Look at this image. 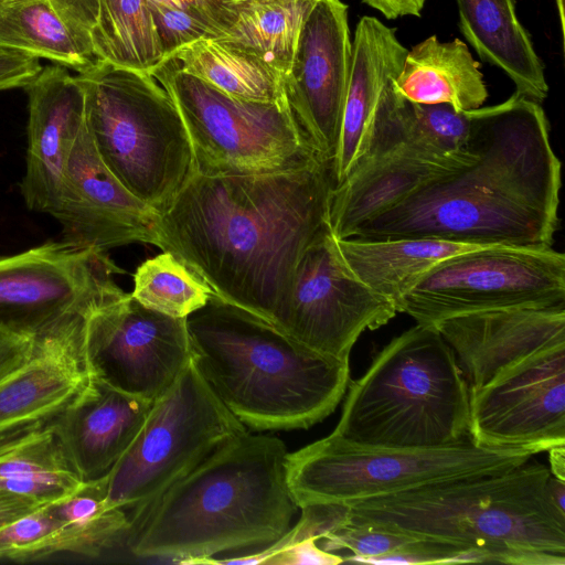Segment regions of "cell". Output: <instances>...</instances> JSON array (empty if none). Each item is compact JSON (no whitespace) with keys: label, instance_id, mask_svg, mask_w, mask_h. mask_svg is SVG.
Wrapping results in <instances>:
<instances>
[{"label":"cell","instance_id":"6da1fadb","mask_svg":"<svg viewBox=\"0 0 565 565\" xmlns=\"http://www.w3.org/2000/svg\"><path fill=\"white\" fill-rule=\"evenodd\" d=\"M332 189L326 160L278 173H195L156 216L152 245L270 323L300 256L328 223Z\"/></svg>","mask_w":565,"mask_h":565},{"label":"cell","instance_id":"7a4b0ae2","mask_svg":"<svg viewBox=\"0 0 565 565\" xmlns=\"http://www.w3.org/2000/svg\"><path fill=\"white\" fill-rule=\"evenodd\" d=\"M475 159L418 188L351 237H422L478 246L551 247L562 164L541 105L515 92L470 110ZM350 238V237H349Z\"/></svg>","mask_w":565,"mask_h":565},{"label":"cell","instance_id":"3957f363","mask_svg":"<svg viewBox=\"0 0 565 565\" xmlns=\"http://www.w3.org/2000/svg\"><path fill=\"white\" fill-rule=\"evenodd\" d=\"M285 444L242 431L181 479L129 513L127 546L140 557L202 564L216 554L265 547L299 510L287 480Z\"/></svg>","mask_w":565,"mask_h":565},{"label":"cell","instance_id":"277c9868","mask_svg":"<svg viewBox=\"0 0 565 565\" xmlns=\"http://www.w3.org/2000/svg\"><path fill=\"white\" fill-rule=\"evenodd\" d=\"M550 477L531 458L501 472L349 503L347 524L480 552L486 562L565 565V512L548 494Z\"/></svg>","mask_w":565,"mask_h":565},{"label":"cell","instance_id":"5b68a950","mask_svg":"<svg viewBox=\"0 0 565 565\" xmlns=\"http://www.w3.org/2000/svg\"><path fill=\"white\" fill-rule=\"evenodd\" d=\"M186 328L192 362L247 429H307L348 388L349 360L317 352L215 294L186 317Z\"/></svg>","mask_w":565,"mask_h":565},{"label":"cell","instance_id":"8992f818","mask_svg":"<svg viewBox=\"0 0 565 565\" xmlns=\"http://www.w3.org/2000/svg\"><path fill=\"white\" fill-rule=\"evenodd\" d=\"M467 379L455 352L431 326L395 337L349 385L332 431L373 447H438L470 439Z\"/></svg>","mask_w":565,"mask_h":565},{"label":"cell","instance_id":"52a82bcc","mask_svg":"<svg viewBox=\"0 0 565 565\" xmlns=\"http://www.w3.org/2000/svg\"><path fill=\"white\" fill-rule=\"evenodd\" d=\"M75 77L99 157L131 195L162 213L196 173L190 138L171 96L151 74L104 61Z\"/></svg>","mask_w":565,"mask_h":565},{"label":"cell","instance_id":"ba28073f","mask_svg":"<svg viewBox=\"0 0 565 565\" xmlns=\"http://www.w3.org/2000/svg\"><path fill=\"white\" fill-rule=\"evenodd\" d=\"M535 454L480 446L471 439L438 447H373L332 433L287 456L289 489L300 509L401 493L428 484L512 469Z\"/></svg>","mask_w":565,"mask_h":565},{"label":"cell","instance_id":"9c48e42d","mask_svg":"<svg viewBox=\"0 0 565 565\" xmlns=\"http://www.w3.org/2000/svg\"><path fill=\"white\" fill-rule=\"evenodd\" d=\"M151 75L181 115L199 174L278 173L324 160L287 99L256 102L230 96L183 71L173 58L162 62Z\"/></svg>","mask_w":565,"mask_h":565},{"label":"cell","instance_id":"30bf717a","mask_svg":"<svg viewBox=\"0 0 565 565\" xmlns=\"http://www.w3.org/2000/svg\"><path fill=\"white\" fill-rule=\"evenodd\" d=\"M245 430L191 360L154 401L141 429L106 476L109 503L126 511L145 505Z\"/></svg>","mask_w":565,"mask_h":565},{"label":"cell","instance_id":"8fae6325","mask_svg":"<svg viewBox=\"0 0 565 565\" xmlns=\"http://www.w3.org/2000/svg\"><path fill=\"white\" fill-rule=\"evenodd\" d=\"M564 305L563 253L552 246H481L433 267L397 311L433 327L460 315Z\"/></svg>","mask_w":565,"mask_h":565},{"label":"cell","instance_id":"7c38bea8","mask_svg":"<svg viewBox=\"0 0 565 565\" xmlns=\"http://www.w3.org/2000/svg\"><path fill=\"white\" fill-rule=\"evenodd\" d=\"M396 313L394 303L351 271L327 223L300 256L270 323L317 352L349 360L365 330L386 324Z\"/></svg>","mask_w":565,"mask_h":565},{"label":"cell","instance_id":"4fadbf2b","mask_svg":"<svg viewBox=\"0 0 565 565\" xmlns=\"http://www.w3.org/2000/svg\"><path fill=\"white\" fill-rule=\"evenodd\" d=\"M106 250L49 242L0 257V329L29 337L67 316L115 301L124 274Z\"/></svg>","mask_w":565,"mask_h":565},{"label":"cell","instance_id":"5bb4252c","mask_svg":"<svg viewBox=\"0 0 565 565\" xmlns=\"http://www.w3.org/2000/svg\"><path fill=\"white\" fill-rule=\"evenodd\" d=\"M84 355L89 375L154 402L192 360L186 318L149 309L126 294L89 315Z\"/></svg>","mask_w":565,"mask_h":565},{"label":"cell","instance_id":"9a60e30c","mask_svg":"<svg viewBox=\"0 0 565 565\" xmlns=\"http://www.w3.org/2000/svg\"><path fill=\"white\" fill-rule=\"evenodd\" d=\"M470 439L535 455L565 444V344L547 349L469 392Z\"/></svg>","mask_w":565,"mask_h":565},{"label":"cell","instance_id":"2e32d148","mask_svg":"<svg viewBox=\"0 0 565 565\" xmlns=\"http://www.w3.org/2000/svg\"><path fill=\"white\" fill-rule=\"evenodd\" d=\"M351 60L348 6L317 0L302 23L284 92L313 148L330 163L339 141Z\"/></svg>","mask_w":565,"mask_h":565},{"label":"cell","instance_id":"e0dca14e","mask_svg":"<svg viewBox=\"0 0 565 565\" xmlns=\"http://www.w3.org/2000/svg\"><path fill=\"white\" fill-rule=\"evenodd\" d=\"M63 241L107 250L153 243L156 212L131 195L99 157L86 121L68 158L57 204L51 214Z\"/></svg>","mask_w":565,"mask_h":565},{"label":"cell","instance_id":"ac0fdd59","mask_svg":"<svg viewBox=\"0 0 565 565\" xmlns=\"http://www.w3.org/2000/svg\"><path fill=\"white\" fill-rule=\"evenodd\" d=\"M433 327L455 352L473 392L532 356L565 344V305L473 312Z\"/></svg>","mask_w":565,"mask_h":565},{"label":"cell","instance_id":"d6986e66","mask_svg":"<svg viewBox=\"0 0 565 565\" xmlns=\"http://www.w3.org/2000/svg\"><path fill=\"white\" fill-rule=\"evenodd\" d=\"M24 88L29 121L21 194L28 209L51 215L72 148L85 125V95L75 75L57 64L42 67Z\"/></svg>","mask_w":565,"mask_h":565},{"label":"cell","instance_id":"ffe728a7","mask_svg":"<svg viewBox=\"0 0 565 565\" xmlns=\"http://www.w3.org/2000/svg\"><path fill=\"white\" fill-rule=\"evenodd\" d=\"M100 306L74 312L34 337L28 362L0 385V430L52 419L86 386V322Z\"/></svg>","mask_w":565,"mask_h":565},{"label":"cell","instance_id":"44dd1931","mask_svg":"<svg viewBox=\"0 0 565 565\" xmlns=\"http://www.w3.org/2000/svg\"><path fill=\"white\" fill-rule=\"evenodd\" d=\"M153 403L90 375L86 386L51 419L83 482L110 472L141 429Z\"/></svg>","mask_w":565,"mask_h":565},{"label":"cell","instance_id":"7402d4cb","mask_svg":"<svg viewBox=\"0 0 565 565\" xmlns=\"http://www.w3.org/2000/svg\"><path fill=\"white\" fill-rule=\"evenodd\" d=\"M407 52L395 29L374 17L366 15L359 21L339 141L330 163L333 188L366 157L382 92L399 74Z\"/></svg>","mask_w":565,"mask_h":565},{"label":"cell","instance_id":"603a6c76","mask_svg":"<svg viewBox=\"0 0 565 565\" xmlns=\"http://www.w3.org/2000/svg\"><path fill=\"white\" fill-rule=\"evenodd\" d=\"M97 0H0V46L77 72L98 61Z\"/></svg>","mask_w":565,"mask_h":565},{"label":"cell","instance_id":"cb8c5ba5","mask_svg":"<svg viewBox=\"0 0 565 565\" xmlns=\"http://www.w3.org/2000/svg\"><path fill=\"white\" fill-rule=\"evenodd\" d=\"M456 169L427 160L399 142L370 153L332 189L328 223L333 236L351 237L362 224L429 180Z\"/></svg>","mask_w":565,"mask_h":565},{"label":"cell","instance_id":"d4e9b609","mask_svg":"<svg viewBox=\"0 0 565 565\" xmlns=\"http://www.w3.org/2000/svg\"><path fill=\"white\" fill-rule=\"evenodd\" d=\"M459 28L481 60L501 68L516 92L539 104L548 94L543 65L514 0H456Z\"/></svg>","mask_w":565,"mask_h":565},{"label":"cell","instance_id":"484cf974","mask_svg":"<svg viewBox=\"0 0 565 565\" xmlns=\"http://www.w3.org/2000/svg\"><path fill=\"white\" fill-rule=\"evenodd\" d=\"M83 483L51 419L0 430V490L45 505Z\"/></svg>","mask_w":565,"mask_h":565},{"label":"cell","instance_id":"4316f807","mask_svg":"<svg viewBox=\"0 0 565 565\" xmlns=\"http://www.w3.org/2000/svg\"><path fill=\"white\" fill-rule=\"evenodd\" d=\"M337 245L351 271L373 291L394 303L396 309L401 300L437 264L481 247L422 237L337 238Z\"/></svg>","mask_w":565,"mask_h":565},{"label":"cell","instance_id":"83f0119b","mask_svg":"<svg viewBox=\"0 0 565 565\" xmlns=\"http://www.w3.org/2000/svg\"><path fill=\"white\" fill-rule=\"evenodd\" d=\"M395 89L418 104H448L457 110L480 108L488 97L479 63L459 39L431 35L407 52Z\"/></svg>","mask_w":565,"mask_h":565},{"label":"cell","instance_id":"f1b7e54d","mask_svg":"<svg viewBox=\"0 0 565 565\" xmlns=\"http://www.w3.org/2000/svg\"><path fill=\"white\" fill-rule=\"evenodd\" d=\"M317 0H242L220 43L265 62L282 76L290 67L303 21Z\"/></svg>","mask_w":565,"mask_h":565},{"label":"cell","instance_id":"f546056e","mask_svg":"<svg viewBox=\"0 0 565 565\" xmlns=\"http://www.w3.org/2000/svg\"><path fill=\"white\" fill-rule=\"evenodd\" d=\"M170 58L183 71L230 96L256 102L286 99L284 76L278 71L217 40H199L181 47Z\"/></svg>","mask_w":565,"mask_h":565},{"label":"cell","instance_id":"4dcf8cb0","mask_svg":"<svg viewBox=\"0 0 565 565\" xmlns=\"http://www.w3.org/2000/svg\"><path fill=\"white\" fill-rule=\"evenodd\" d=\"M49 507L60 523L58 553L98 556L125 536L129 527V513L107 499L106 476L84 482Z\"/></svg>","mask_w":565,"mask_h":565},{"label":"cell","instance_id":"1f68e13d","mask_svg":"<svg viewBox=\"0 0 565 565\" xmlns=\"http://www.w3.org/2000/svg\"><path fill=\"white\" fill-rule=\"evenodd\" d=\"M93 42L98 61L151 74L163 61L147 0H97Z\"/></svg>","mask_w":565,"mask_h":565},{"label":"cell","instance_id":"d6a6232c","mask_svg":"<svg viewBox=\"0 0 565 565\" xmlns=\"http://www.w3.org/2000/svg\"><path fill=\"white\" fill-rule=\"evenodd\" d=\"M214 294L185 264L169 252L145 260L134 275L131 296L142 306L173 318H186Z\"/></svg>","mask_w":565,"mask_h":565},{"label":"cell","instance_id":"836d02e7","mask_svg":"<svg viewBox=\"0 0 565 565\" xmlns=\"http://www.w3.org/2000/svg\"><path fill=\"white\" fill-rule=\"evenodd\" d=\"M60 523L49 504L0 527V559L30 561L58 553Z\"/></svg>","mask_w":565,"mask_h":565},{"label":"cell","instance_id":"e575fe53","mask_svg":"<svg viewBox=\"0 0 565 565\" xmlns=\"http://www.w3.org/2000/svg\"><path fill=\"white\" fill-rule=\"evenodd\" d=\"M299 521L274 543L262 550L237 557L207 558L202 564H264L274 553L307 539L320 541L327 534L347 524L349 505L344 503H313L301 507Z\"/></svg>","mask_w":565,"mask_h":565},{"label":"cell","instance_id":"d590c367","mask_svg":"<svg viewBox=\"0 0 565 565\" xmlns=\"http://www.w3.org/2000/svg\"><path fill=\"white\" fill-rule=\"evenodd\" d=\"M413 540L415 539L369 526L345 524L320 541L324 551H349L350 554L343 556L344 562L362 564L367 558L398 550Z\"/></svg>","mask_w":565,"mask_h":565},{"label":"cell","instance_id":"8d00e7d4","mask_svg":"<svg viewBox=\"0 0 565 565\" xmlns=\"http://www.w3.org/2000/svg\"><path fill=\"white\" fill-rule=\"evenodd\" d=\"M147 2L164 61L185 45L203 39L218 38L213 28L183 10L154 0Z\"/></svg>","mask_w":565,"mask_h":565},{"label":"cell","instance_id":"74e56055","mask_svg":"<svg viewBox=\"0 0 565 565\" xmlns=\"http://www.w3.org/2000/svg\"><path fill=\"white\" fill-rule=\"evenodd\" d=\"M183 10L224 36L237 19L242 0H154Z\"/></svg>","mask_w":565,"mask_h":565},{"label":"cell","instance_id":"f35d334b","mask_svg":"<svg viewBox=\"0 0 565 565\" xmlns=\"http://www.w3.org/2000/svg\"><path fill=\"white\" fill-rule=\"evenodd\" d=\"M41 70L40 58L0 46V90L24 88Z\"/></svg>","mask_w":565,"mask_h":565},{"label":"cell","instance_id":"ab89813d","mask_svg":"<svg viewBox=\"0 0 565 565\" xmlns=\"http://www.w3.org/2000/svg\"><path fill=\"white\" fill-rule=\"evenodd\" d=\"M344 563L343 555L319 547L318 540L307 539L271 554L267 565H337Z\"/></svg>","mask_w":565,"mask_h":565},{"label":"cell","instance_id":"60d3db41","mask_svg":"<svg viewBox=\"0 0 565 565\" xmlns=\"http://www.w3.org/2000/svg\"><path fill=\"white\" fill-rule=\"evenodd\" d=\"M34 337L0 329V385L30 359Z\"/></svg>","mask_w":565,"mask_h":565},{"label":"cell","instance_id":"b9f144b4","mask_svg":"<svg viewBox=\"0 0 565 565\" xmlns=\"http://www.w3.org/2000/svg\"><path fill=\"white\" fill-rule=\"evenodd\" d=\"M41 507L33 500L0 490V527Z\"/></svg>","mask_w":565,"mask_h":565},{"label":"cell","instance_id":"7bdbcfd3","mask_svg":"<svg viewBox=\"0 0 565 565\" xmlns=\"http://www.w3.org/2000/svg\"><path fill=\"white\" fill-rule=\"evenodd\" d=\"M367 6L380 11L387 19L404 15H420L425 0H362Z\"/></svg>","mask_w":565,"mask_h":565},{"label":"cell","instance_id":"ee69618b","mask_svg":"<svg viewBox=\"0 0 565 565\" xmlns=\"http://www.w3.org/2000/svg\"><path fill=\"white\" fill-rule=\"evenodd\" d=\"M547 451L551 475L565 481V444L551 447Z\"/></svg>","mask_w":565,"mask_h":565},{"label":"cell","instance_id":"f6af8a7d","mask_svg":"<svg viewBox=\"0 0 565 565\" xmlns=\"http://www.w3.org/2000/svg\"><path fill=\"white\" fill-rule=\"evenodd\" d=\"M547 489L553 503L561 511L565 512V481L559 480L551 475Z\"/></svg>","mask_w":565,"mask_h":565},{"label":"cell","instance_id":"bcb514c9","mask_svg":"<svg viewBox=\"0 0 565 565\" xmlns=\"http://www.w3.org/2000/svg\"><path fill=\"white\" fill-rule=\"evenodd\" d=\"M556 4H557L558 13H559L562 32H564V25H565V23H564V18H565V14H564V0H556Z\"/></svg>","mask_w":565,"mask_h":565}]
</instances>
